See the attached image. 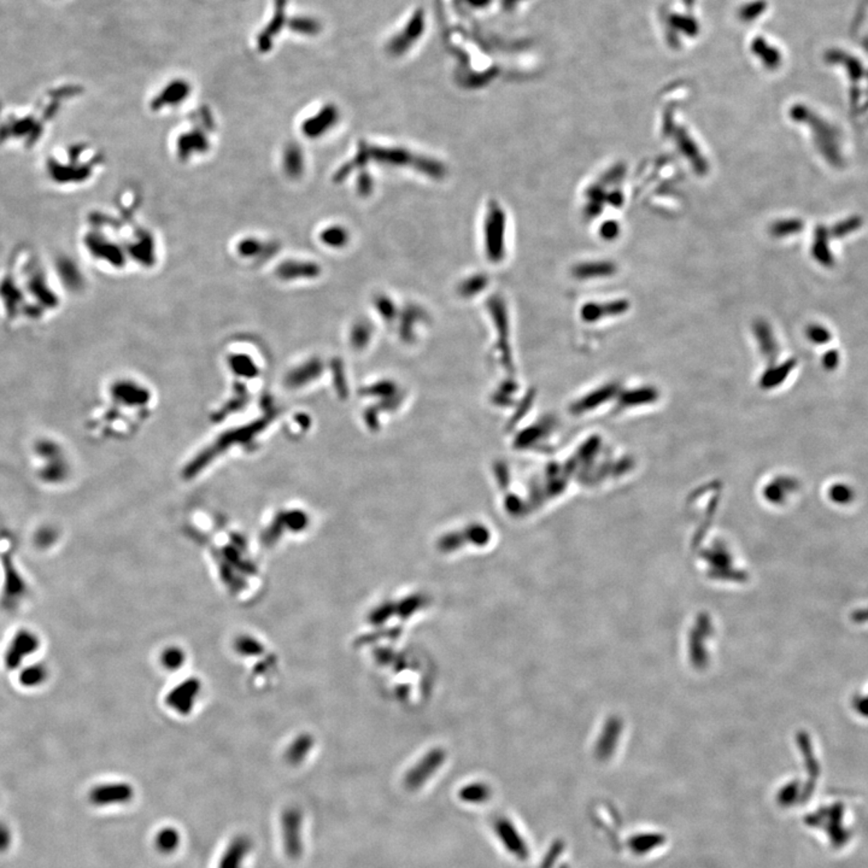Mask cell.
I'll list each match as a JSON object with an SVG mask.
<instances>
[{
    "label": "cell",
    "mask_w": 868,
    "mask_h": 868,
    "mask_svg": "<svg viewBox=\"0 0 868 868\" xmlns=\"http://www.w3.org/2000/svg\"><path fill=\"white\" fill-rule=\"evenodd\" d=\"M448 754L443 748H433L428 750L413 767L406 772L404 777V787L409 791H416L425 785L426 782L433 777L435 773L442 768L446 761Z\"/></svg>",
    "instance_id": "cell-1"
},
{
    "label": "cell",
    "mask_w": 868,
    "mask_h": 868,
    "mask_svg": "<svg viewBox=\"0 0 868 868\" xmlns=\"http://www.w3.org/2000/svg\"><path fill=\"white\" fill-rule=\"evenodd\" d=\"M282 840L287 856L298 860L303 855V814L296 807H290L282 818Z\"/></svg>",
    "instance_id": "cell-2"
},
{
    "label": "cell",
    "mask_w": 868,
    "mask_h": 868,
    "mask_svg": "<svg viewBox=\"0 0 868 868\" xmlns=\"http://www.w3.org/2000/svg\"><path fill=\"white\" fill-rule=\"evenodd\" d=\"M40 648V640L38 635L29 630H19L14 633L12 640L8 645L5 651V667L14 671L21 667L26 658L38 651Z\"/></svg>",
    "instance_id": "cell-3"
},
{
    "label": "cell",
    "mask_w": 868,
    "mask_h": 868,
    "mask_svg": "<svg viewBox=\"0 0 868 868\" xmlns=\"http://www.w3.org/2000/svg\"><path fill=\"white\" fill-rule=\"evenodd\" d=\"M493 830L508 853H511L517 860L527 859V845L509 818L504 816H497L493 821Z\"/></svg>",
    "instance_id": "cell-4"
},
{
    "label": "cell",
    "mask_w": 868,
    "mask_h": 868,
    "mask_svg": "<svg viewBox=\"0 0 868 868\" xmlns=\"http://www.w3.org/2000/svg\"><path fill=\"white\" fill-rule=\"evenodd\" d=\"M132 798L133 789L127 784H106L95 787L90 793L92 803L99 807L124 805Z\"/></svg>",
    "instance_id": "cell-5"
},
{
    "label": "cell",
    "mask_w": 868,
    "mask_h": 868,
    "mask_svg": "<svg viewBox=\"0 0 868 868\" xmlns=\"http://www.w3.org/2000/svg\"><path fill=\"white\" fill-rule=\"evenodd\" d=\"M190 92H191V86L185 80H174L169 82L167 86L153 98L151 101V109L153 111H159L168 106H179L182 101H186L187 97L190 96Z\"/></svg>",
    "instance_id": "cell-6"
},
{
    "label": "cell",
    "mask_w": 868,
    "mask_h": 868,
    "mask_svg": "<svg viewBox=\"0 0 868 868\" xmlns=\"http://www.w3.org/2000/svg\"><path fill=\"white\" fill-rule=\"evenodd\" d=\"M286 3L287 0H275V11L273 19L264 30L258 34L257 48L259 52L266 53L272 50L273 39L282 32V27L286 22Z\"/></svg>",
    "instance_id": "cell-7"
},
{
    "label": "cell",
    "mask_w": 868,
    "mask_h": 868,
    "mask_svg": "<svg viewBox=\"0 0 868 868\" xmlns=\"http://www.w3.org/2000/svg\"><path fill=\"white\" fill-rule=\"evenodd\" d=\"M253 848L248 836H237L230 840L219 862V868H243L244 861Z\"/></svg>",
    "instance_id": "cell-8"
},
{
    "label": "cell",
    "mask_w": 868,
    "mask_h": 868,
    "mask_svg": "<svg viewBox=\"0 0 868 868\" xmlns=\"http://www.w3.org/2000/svg\"><path fill=\"white\" fill-rule=\"evenodd\" d=\"M492 796L491 787L484 782H469L461 787L458 791V798L464 803L471 805H482L486 803Z\"/></svg>",
    "instance_id": "cell-9"
},
{
    "label": "cell",
    "mask_w": 868,
    "mask_h": 868,
    "mask_svg": "<svg viewBox=\"0 0 868 868\" xmlns=\"http://www.w3.org/2000/svg\"><path fill=\"white\" fill-rule=\"evenodd\" d=\"M26 591L27 589L22 578L19 577V573L14 568L10 567L5 575L4 601L9 606L17 604Z\"/></svg>",
    "instance_id": "cell-10"
},
{
    "label": "cell",
    "mask_w": 868,
    "mask_h": 868,
    "mask_svg": "<svg viewBox=\"0 0 868 868\" xmlns=\"http://www.w3.org/2000/svg\"><path fill=\"white\" fill-rule=\"evenodd\" d=\"M177 148H179V156L181 158H187L190 157L192 150L193 152H197V151L204 152L208 148V140L204 137V134L190 132V133L182 134L181 138L177 141Z\"/></svg>",
    "instance_id": "cell-11"
},
{
    "label": "cell",
    "mask_w": 868,
    "mask_h": 868,
    "mask_svg": "<svg viewBox=\"0 0 868 868\" xmlns=\"http://www.w3.org/2000/svg\"><path fill=\"white\" fill-rule=\"evenodd\" d=\"M180 842H181V837L177 829L164 827L156 835L155 845L159 853L169 855L172 854L179 848Z\"/></svg>",
    "instance_id": "cell-12"
},
{
    "label": "cell",
    "mask_w": 868,
    "mask_h": 868,
    "mask_svg": "<svg viewBox=\"0 0 868 868\" xmlns=\"http://www.w3.org/2000/svg\"><path fill=\"white\" fill-rule=\"evenodd\" d=\"M48 671L41 663H35L32 666L23 668L19 674V680L22 687H40L48 679Z\"/></svg>",
    "instance_id": "cell-13"
},
{
    "label": "cell",
    "mask_w": 868,
    "mask_h": 868,
    "mask_svg": "<svg viewBox=\"0 0 868 868\" xmlns=\"http://www.w3.org/2000/svg\"><path fill=\"white\" fill-rule=\"evenodd\" d=\"M426 598L424 595H411V596L403 598L401 601L395 602V608H396V616H401L403 619H408L411 615L416 614L417 611H421L426 606Z\"/></svg>",
    "instance_id": "cell-14"
},
{
    "label": "cell",
    "mask_w": 868,
    "mask_h": 868,
    "mask_svg": "<svg viewBox=\"0 0 868 868\" xmlns=\"http://www.w3.org/2000/svg\"><path fill=\"white\" fill-rule=\"evenodd\" d=\"M314 270V268L311 267V264L306 263L288 262L282 263V266H279L277 269V275L282 280H292L295 277H310L311 273Z\"/></svg>",
    "instance_id": "cell-15"
},
{
    "label": "cell",
    "mask_w": 868,
    "mask_h": 868,
    "mask_svg": "<svg viewBox=\"0 0 868 868\" xmlns=\"http://www.w3.org/2000/svg\"><path fill=\"white\" fill-rule=\"evenodd\" d=\"M396 615V608H395V602L387 601L382 603L380 606H375L368 615V621L372 625H382L384 622L390 620L392 616Z\"/></svg>",
    "instance_id": "cell-16"
},
{
    "label": "cell",
    "mask_w": 868,
    "mask_h": 868,
    "mask_svg": "<svg viewBox=\"0 0 868 868\" xmlns=\"http://www.w3.org/2000/svg\"><path fill=\"white\" fill-rule=\"evenodd\" d=\"M288 27L293 32L301 34H315L319 30V24L314 19L306 17H293L288 22Z\"/></svg>",
    "instance_id": "cell-17"
},
{
    "label": "cell",
    "mask_w": 868,
    "mask_h": 868,
    "mask_svg": "<svg viewBox=\"0 0 868 868\" xmlns=\"http://www.w3.org/2000/svg\"><path fill=\"white\" fill-rule=\"evenodd\" d=\"M238 253L243 257H255L258 253H262V243L255 238L243 239L238 244Z\"/></svg>",
    "instance_id": "cell-18"
},
{
    "label": "cell",
    "mask_w": 868,
    "mask_h": 868,
    "mask_svg": "<svg viewBox=\"0 0 868 868\" xmlns=\"http://www.w3.org/2000/svg\"><path fill=\"white\" fill-rule=\"evenodd\" d=\"M830 496L836 503H848V501H851L854 493L850 490V487L845 485H836L831 489Z\"/></svg>",
    "instance_id": "cell-19"
},
{
    "label": "cell",
    "mask_w": 868,
    "mask_h": 868,
    "mask_svg": "<svg viewBox=\"0 0 868 868\" xmlns=\"http://www.w3.org/2000/svg\"><path fill=\"white\" fill-rule=\"evenodd\" d=\"M11 845V832L9 829L0 822V853H3Z\"/></svg>",
    "instance_id": "cell-20"
},
{
    "label": "cell",
    "mask_w": 868,
    "mask_h": 868,
    "mask_svg": "<svg viewBox=\"0 0 868 868\" xmlns=\"http://www.w3.org/2000/svg\"><path fill=\"white\" fill-rule=\"evenodd\" d=\"M816 328L818 329H813V332H811L813 333L811 334V338L814 339L816 343H825L830 339L829 338L830 334L825 328H822V327H820V329H819V327H816Z\"/></svg>",
    "instance_id": "cell-21"
},
{
    "label": "cell",
    "mask_w": 868,
    "mask_h": 868,
    "mask_svg": "<svg viewBox=\"0 0 868 868\" xmlns=\"http://www.w3.org/2000/svg\"><path fill=\"white\" fill-rule=\"evenodd\" d=\"M838 361H840V357H838V355H837V353H827V355H826L825 356V358H824V364H825L826 368H829V369H832V368H835L836 366L838 364Z\"/></svg>",
    "instance_id": "cell-22"
}]
</instances>
